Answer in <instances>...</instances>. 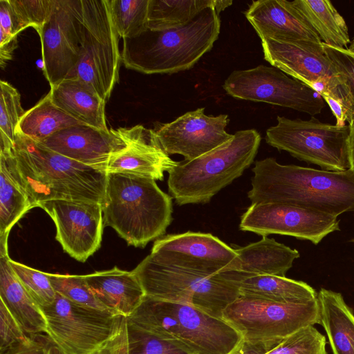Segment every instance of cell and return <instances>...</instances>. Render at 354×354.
I'll return each mask as SVG.
<instances>
[{
    "label": "cell",
    "instance_id": "4fadbf2b",
    "mask_svg": "<svg viewBox=\"0 0 354 354\" xmlns=\"http://www.w3.org/2000/svg\"><path fill=\"white\" fill-rule=\"evenodd\" d=\"M41 44L44 74L50 87L68 78L81 53V0H54L48 19L37 32Z\"/></svg>",
    "mask_w": 354,
    "mask_h": 354
},
{
    "label": "cell",
    "instance_id": "f546056e",
    "mask_svg": "<svg viewBox=\"0 0 354 354\" xmlns=\"http://www.w3.org/2000/svg\"><path fill=\"white\" fill-rule=\"evenodd\" d=\"M77 125L86 124L57 107L48 92L34 106L24 112L17 133L35 141L42 142L63 129Z\"/></svg>",
    "mask_w": 354,
    "mask_h": 354
},
{
    "label": "cell",
    "instance_id": "e0dca14e",
    "mask_svg": "<svg viewBox=\"0 0 354 354\" xmlns=\"http://www.w3.org/2000/svg\"><path fill=\"white\" fill-rule=\"evenodd\" d=\"M228 115H207L198 108L168 123H156L153 131L162 149L169 156L180 154L190 161L221 146L233 134L225 129Z\"/></svg>",
    "mask_w": 354,
    "mask_h": 354
},
{
    "label": "cell",
    "instance_id": "1f68e13d",
    "mask_svg": "<svg viewBox=\"0 0 354 354\" xmlns=\"http://www.w3.org/2000/svg\"><path fill=\"white\" fill-rule=\"evenodd\" d=\"M33 207L26 191L0 156V236L8 235L12 227Z\"/></svg>",
    "mask_w": 354,
    "mask_h": 354
},
{
    "label": "cell",
    "instance_id": "30bf717a",
    "mask_svg": "<svg viewBox=\"0 0 354 354\" xmlns=\"http://www.w3.org/2000/svg\"><path fill=\"white\" fill-rule=\"evenodd\" d=\"M48 338L63 354H96L117 333L122 316L86 307L57 293L41 308Z\"/></svg>",
    "mask_w": 354,
    "mask_h": 354
},
{
    "label": "cell",
    "instance_id": "d6a6232c",
    "mask_svg": "<svg viewBox=\"0 0 354 354\" xmlns=\"http://www.w3.org/2000/svg\"><path fill=\"white\" fill-rule=\"evenodd\" d=\"M109 1L113 24L120 38H133L148 29L149 0Z\"/></svg>",
    "mask_w": 354,
    "mask_h": 354
},
{
    "label": "cell",
    "instance_id": "74e56055",
    "mask_svg": "<svg viewBox=\"0 0 354 354\" xmlns=\"http://www.w3.org/2000/svg\"><path fill=\"white\" fill-rule=\"evenodd\" d=\"M24 30L10 0H0V66L2 69L12 59L17 47V36Z\"/></svg>",
    "mask_w": 354,
    "mask_h": 354
},
{
    "label": "cell",
    "instance_id": "f6af8a7d",
    "mask_svg": "<svg viewBox=\"0 0 354 354\" xmlns=\"http://www.w3.org/2000/svg\"><path fill=\"white\" fill-rule=\"evenodd\" d=\"M350 136H349V156H350V169L354 172V120L349 123Z\"/></svg>",
    "mask_w": 354,
    "mask_h": 354
},
{
    "label": "cell",
    "instance_id": "2e32d148",
    "mask_svg": "<svg viewBox=\"0 0 354 354\" xmlns=\"http://www.w3.org/2000/svg\"><path fill=\"white\" fill-rule=\"evenodd\" d=\"M56 227L64 251L85 262L101 245L104 220L102 204L95 201L50 200L39 203Z\"/></svg>",
    "mask_w": 354,
    "mask_h": 354
},
{
    "label": "cell",
    "instance_id": "ee69618b",
    "mask_svg": "<svg viewBox=\"0 0 354 354\" xmlns=\"http://www.w3.org/2000/svg\"><path fill=\"white\" fill-rule=\"evenodd\" d=\"M48 347L35 339L31 344L9 354H47Z\"/></svg>",
    "mask_w": 354,
    "mask_h": 354
},
{
    "label": "cell",
    "instance_id": "8fae6325",
    "mask_svg": "<svg viewBox=\"0 0 354 354\" xmlns=\"http://www.w3.org/2000/svg\"><path fill=\"white\" fill-rule=\"evenodd\" d=\"M222 317L246 341L284 339L308 326L320 324L318 299L306 304H283L239 296Z\"/></svg>",
    "mask_w": 354,
    "mask_h": 354
},
{
    "label": "cell",
    "instance_id": "d6986e66",
    "mask_svg": "<svg viewBox=\"0 0 354 354\" xmlns=\"http://www.w3.org/2000/svg\"><path fill=\"white\" fill-rule=\"evenodd\" d=\"M126 147L113 153L104 171L133 175L162 180L178 162L172 160L162 149L153 129L138 124L118 129Z\"/></svg>",
    "mask_w": 354,
    "mask_h": 354
},
{
    "label": "cell",
    "instance_id": "c3c4849f",
    "mask_svg": "<svg viewBox=\"0 0 354 354\" xmlns=\"http://www.w3.org/2000/svg\"><path fill=\"white\" fill-rule=\"evenodd\" d=\"M351 52H352V53H354V50H353V51H351Z\"/></svg>",
    "mask_w": 354,
    "mask_h": 354
},
{
    "label": "cell",
    "instance_id": "7402d4cb",
    "mask_svg": "<svg viewBox=\"0 0 354 354\" xmlns=\"http://www.w3.org/2000/svg\"><path fill=\"white\" fill-rule=\"evenodd\" d=\"M97 300L112 313L128 317L145 297V292L133 271L115 266L84 275Z\"/></svg>",
    "mask_w": 354,
    "mask_h": 354
},
{
    "label": "cell",
    "instance_id": "7a4b0ae2",
    "mask_svg": "<svg viewBox=\"0 0 354 354\" xmlns=\"http://www.w3.org/2000/svg\"><path fill=\"white\" fill-rule=\"evenodd\" d=\"M35 207L57 199L102 203L107 174L70 159L17 133L9 153H0Z\"/></svg>",
    "mask_w": 354,
    "mask_h": 354
},
{
    "label": "cell",
    "instance_id": "484cf974",
    "mask_svg": "<svg viewBox=\"0 0 354 354\" xmlns=\"http://www.w3.org/2000/svg\"><path fill=\"white\" fill-rule=\"evenodd\" d=\"M10 259L8 254L0 255V300L24 330L34 337L46 333V319L12 268Z\"/></svg>",
    "mask_w": 354,
    "mask_h": 354
},
{
    "label": "cell",
    "instance_id": "9a60e30c",
    "mask_svg": "<svg viewBox=\"0 0 354 354\" xmlns=\"http://www.w3.org/2000/svg\"><path fill=\"white\" fill-rule=\"evenodd\" d=\"M337 216L289 204L254 203L242 215L239 229L262 236L274 234L319 243L339 230Z\"/></svg>",
    "mask_w": 354,
    "mask_h": 354
},
{
    "label": "cell",
    "instance_id": "4316f807",
    "mask_svg": "<svg viewBox=\"0 0 354 354\" xmlns=\"http://www.w3.org/2000/svg\"><path fill=\"white\" fill-rule=\"evenodd\" d=\"M317 299L320 321L333 354H354V315L339 292L322 288Z\"/></svg>",
    "mask_w": 354,
    "mask_h": 354
},
{
    "label": "cell",
    "instance_id": "8d00e7d4",
    "mask_svg": "<svg viewBox=\"0 0 354 354\" xmlns=\"http://www.w3.org/2000/svg\"><path fill=\"white\" fill-rule=\"evenodd\" d=\"M326 55L333 64L346 92V121L354 120V53L348 48H338L322 43Z\"/></svg>",
    "mask_w": 354,
    "mask_h": 354
},
{
    "label": "cell",
    "instance_id": "5b68a950",
    "mask_svg": "<svg viewBox=\"0 0 354 354\" xmlns=\"http://www.w3.org/2000/svg\"><path fill=\"white\" fill-rule=\"evenodd\" d=\"M101 204L104 225L136 248L163 236L173 219L172 197L151 178L107 174Z\"/></svg>",
    "mask_w": 354,
    "mask_h": 354
},
{
    "label": "cell",
    "instance_id": "b9f144b4",
    "mask_svg": "<svg viewBox=\"0 0 354 354\" xmlns=\"http://www.w3.org/2000/svg\"><path fill=\"white\" fill-rule=\"evenodd\" d=\"M99 354H128L127 322L122 317L119 329L112 339L101 350Z\"/></svg>",
    "mask_w": 354,
    "mask_h": 354
},
{
    "label": "cell",
    "instance_id": "603a6c76",
    "mask_svg": "<svg viewBox=\"0 0 354 354\" xmlns=\"http://www.w3.org/2000/svg\"><path fill=\"white\" fill-rule=\"evenodd\" d=\"M234 250L237 256L226 271L250 275L286 277L294 261L300 256L297 250L268 236H263L261 240L245 246L234 248Z\"/></svg>",
    "mask_w": 354,
    "mask_h": 354
},
{
    "label": "cell",
    "instance_id": "e575fe53",
    "mask_svg": "<svg viewBox=\"0 0 354 354\" xmlns=\"http://www.w3.org/2000/svg\"><path fill=\"white\" fill-rule=\"evenodd\" d=\"M10 264L25 289L41 308L50 306L55 300V290L46 272L10 259Z\"/></svg>",
    "mask_w": 354,
    "mask_h": 354
},
{
    "label": "cell",
    "instance_id": "3957f363",
    "mask_svg": "<svg viewBox=\"0 0 354 354\" xmlns=\"http://www.w3.org/2000/svg\"><path fill=\"white\" fill-rule=\"evenodd\" d=\"M126 319L129 326L188 354H230L243 340L240 333L223 317L190 305L147 296Z\"/></svg>",
    "mask_w": 354,
    "mask_h": 354
},
{
    "label": "cell",
    "instance_id": "cb8c5ba5",
    "mask_svg": "<svg viewBox=\"0 0 354 354\" xmlns=\"http://www.w3.org/2000/svg\"><path fill=\"white\" fill-rule=\"evenodd\" d=\"M239 290V296L283 304H306L317 299L318 293L308 283L286 277L250 275L226 271Z\"/></svg>",
    "mask_w": 354,
    "mask_h": 354
},
{
    "label": "cell",
    "instance_id": "7bdbcfd3",
    "mask_svg": "<svg viewBox=\"0 0 354 354\" xmlns=\"http://www.w3.org/2000/svg\"><path fill=\"white\" fill-rule=\"evenodd\" d=\"M324 101L329 106L332 113L336 118V124L338 126H344L346 121L345 109L342 104L330 94L321 95Z\"/></svg>",
    "mask_w": 354,
    "mask_h": 354
},
{
    "label": "cell",
    "instance_id": "ac0fdd59",
    "mask_svg": "<svg viewBox=\"0 0 354 354\" xmlns=\"http://www.w3.org/2000/svg\"><path fill=\"white\" fill-rule=\"evenodd\" d=\"M150 254L165 263L211 274L225 272L237 256L234 248L212 234L190 231L156 239Z\"/></svg>",
    "mask_w": 354,
    "mask_h": 354
},
{
    "label": "cell",
    "instance_id": "6da1fadb",
    "mask_svg": "<svg viewBox=\"0 0 354 354\" xmlns=\"http://www.w3.org/2000/svg\"><path fill=\"white\" fill-rule=\"evenodd\" d=\"M252 204L280 203L335 216L354 212V172L281 165L274 158L257 160L252 169Z\"/></svg>",
    "mask_w": 354,
    "mask_h": 354
},
{
    "label": "cell",
    "instance_id": "7dc6e473",
    "mask_svg": "<svg viewBox=\"0 0 354 354\" xmlns=\"http://www.w3.org/2000/svg\"><path fill=\"white\" fill-rule=\"evenodd\" d=\"M348 49L350 51H353V50H354V37H353V41L351 42L350 46H349V47L348 48Z\"/></svg>",
    "mask_w": 354,
    "mask_h": 354
},
{
    "label": "cell",
    "instance_id": "9c48e42d",
    "mask_svg": "<svg viewBox=\"0 0 354 354\" xmlns=\"http://www.w3.org/2000/svg\"><path fill=\"white\" fill-rule=\"evenodd\" d=\"M277 123L266 130V142L293 157L327 171H343L351 167L349 125L277 116Z\"/></svg>",
    "mask_w": 354,
    "mask_h": 354
},
{
    "label": "cell",
    "instance_id": "4dcf8cb0",
    "mask_svg": "<svg viewBox=\"0 0 354 354\" xmlns=\"http://www.w3.org/2000/svg\"><path fill=\"white\" fill-rule=\"evenodd\" d=\"M326 337L308 326L281 339H243L230 354H327Z\"/></svg>",
    "mask_w": 354,
    "mask_h": 354
},
{
    "label": "cell",
    "instance_id": "ab89813d",
    "mask_svg": "<svg viewBox=\"0 0 354 354\" xmlns=\"http://www.w3.org/2000/svg\"><path fill=\"white\" fill-rule=\"evenodd\" d=\"M128 354H188L174 344L127 324Z\"/></svg>",
    "mask_w": 354,
    "mask_h": 354
},
{
    "label": "cell",
    "instance_id": "bcb514c9",
    "mask_svg": "<svg viewBox=\"0 0 354 354\" xmlns=\"http://www.w3.org/2000/svg\"><path fill=\"white\" fill-rule=\"evenodd\" d=\"M47 354H63L54 344L49 346Z\"/></svg>",
    "mask_w": 354,
    "mask_h": 354
},
{
    "label": "cell",
    "instance_id": "836d02e7",
    "mask_svg": "<svg viewBox=\"0 0 354 354\" xmlns=\"http://www.w3.org/2000/svg\"><path fill=\"white\" fill-rule=\"evenodd\" d=\"M0 86V153H9L15 147L17 126L24 112L17 88L3 80Z\"/></svg>",
    "mask_w": 354,
    "mask_h": 354
},
{
    "label": "cell",
    "instance_id": "681fc988",
    "mask_svg": "<svg viewBox=\"0 0 354 354\" xmlns=\"http://www.w3.org/2000/svg\"><path fill=\"white\" fill-rule=\"evenodd\" d=\"M96 354H99V352H98V353H97Z\"/></svg>",
    "mask_w": 354,
    "mask_h": 354
},
{
    "label": "cell",
    "instance_id": "d4e9b609",
    "mask_svg": "<svg viewBox=\"0 0 354 354\" xmlns=\"http://www.w3.org/2000/svg\"><path fill=\"white\" fill-rule=\"evenodd\" d=\"M54 104L80 122L100 130H109L106 101L80 80L66 78L50 87Z\"/></svg>",
    "mask_w": 354,
    "mask_h": 354
},
{
    "label": "cell",
    "instance_id": "8992f818",
    "mask_svg": "<svg viewBox=\"0 0 354 354\" xmlns=\"http://www.w3.org/2000/svg\"><path fill=\"white\" fill-rule=\"evenodd\" d=\"M254 129L236 131L230 140L190 161L178 162L168 174V191L178 205L209 203L254 162L261 142Z\"/></svg>",
    "mask_w": 354,
    "mask_h": 354
},
{
    "label": "cell",
    "instance_id": "ffe728a7",
    "mask_svg": "<svg viewBox=\"0 0 354 354\" xmlns=\"http://www.w3.org/2000/svg\"><path fill=\"white\" fill-rule=\"evenodd\" d=\"M39 142L70 159L103 171L111 156L126 147L118 129L104 131L87 125L63 129Z\"/></svg>",
    "mask_w": 354,
    "mask_h": 354
},
{
    "label": "cell",
    "instance_id": "44dd1931",
    "mask_svg": "<svg viewBox=\"0 0 354 354\" xmlns=\"http://www.w3.org/2000/svg\"><path fill=\"white\" fill-rule=\"evenodd\" d=\"M245 17L261 39L309 41L322 44L316 32L287 0L254 1Z\"/></svg>",
    "mask_w": 354,
    "mask_h": 354
},
{
    "label": "cell",
    "instance_id": "83f0119b",
    "mask_svg": "<svg viewBox=\"0 0 354 354\" xmlns=\"http://www.w3.org/2000/svg\"><path fill=\"white\" fill-rule=\"evenodd\" d=\"M291 3L322 43L335 48H348L351 41L347 25L330 1L295 0Z\"/></svg>",
    "mask_w": 354,
    "mask_h": 354
},
{
    "label": "cell",
    "instance_id": "277c9868",
    "mask_svg": "<svg viewBox=\"0 0 354 354\" xmlns=\"http://www.w3.org/2000/svg\"><path fill=\"white\" fill-rule=\"evenodd\" d=\"M221 29L213 8L202 11L187 25L165 30L147 29L123 39L122 62L144 74H172L192 68L213 47Z\"/></svg>",
    "mask_w": 354,
    "mask_h": 354
},
{
    "label": "cell",
    "instance_id": "60d3db41",
    "mask_svg": "<svg viewBox=\"0 0 354 354\" xmlns=\"http://www.w3.org/2000/svg\"><path fill=\"white\" fill-rule=\"evenodd\" d=\"M24 29L32 27L38 32L48 19L54 0H10Z\"/></svg>",
    "mask_w": 354,
    "mask_h": 354
},
{
    "label": "cell",
    "instance_id": "7c38bea8",
    "mask_svg": "<svg viewBox=\"0 0 354 354\" xmlns=\"http://www.w3.org/2000/svg\"><path fill=\"white\" fill-rule=\"evenodd\" d=\"M223 87L236 99L290 108L312 116L320 113L325 106L319 93L272 66L234 71Z\"/></svg>",
    "mask_w": 354,
    "mask_h": 354
},
{
    "label": "cell",
    "instance_id": "f1b7e54d",
    "mask_svg": "<svg viewBox=\"0 0 354 354\" xmlns=\"http://www.w3.org/2000/svg\"><path fill=\"white\" fill-rule=\"evenodd\" d=\"M232 0H149L148 29L165 30L184 26L202 11L213 8L219 14Z\"/></svg>",
    "mask_w": 354,
    "mask_h": 354
},
{
    "label": "cell",
    "instance_id": "5bb4252c",
    "mask_svg": "<svg viewBox=\"0 0 354 354\" xmlns=\"http://www.w3.org/2000/svg\"><path fill=\"white\" fill-rule=\"evenodd\" d=\"M264 59L272 66L310 86L315 91L322 84L329 87L330 95L339 101L345 111V86L333 64L326 55L322 43L263 38Z\"/></svg>",
    "mask_w": 354,
    "mask_h": 354
},
{
    "label": "cell",
    "instance_id": "52a82bcc",
    "mask_svg": "<svg viewBox=\"0 0 354 354\" xmlns=\"http://www.w3.org/2000/svg\"><path fill=\"white\" fill-rule=\"evenodd\" d=\"M145 296L192 306L218 317L239 297L226 272L211 274L147 256L133 270Z\"/></svg>",
    "mask_w": 354,
    "mask_h": 354
},
{
    "label": "cell",
    "instance_id": "d590c367",
    "mask_svg": "<svg viewBox=\"0 0 354 354\" xmlns=\"http://www.w3.org/2000/svg\"><path fill=\"white\" fill-rule=\"evenodd\" d=\"M47 274L57 293L81 306L109 311L93 294L84 275Z\"/></svg>",
    "mask_w": 354,
    "mask_h": 354
},
{
    "label": "cell",
    "instance_id": "ba28073f",
    "mask_svg": "<svg viewBox=\"0 0 354 354\" xmlns=\"http://www.w3.org/2000/svg\"><path fill=\"white\" fill-rule=\"evenodd\" d=\"M81 14L80 57L68 78L84 82L106 102L119 80L120 37L113 24L109 0H81Z\"/></svg>",
    "mask_w": 354,
    "mask_h": 354
},
{
    "label": "cell",
    "instance_id": "f35d334b",
    "mask_svg": "<svg viewBox=\"0 0 354 354\" xmlns=\"http://www.w3.org/2000/svg\"><path fill=\"white\" fill-rule=\"evenodd\" d=\"M30 336L0 301V354H9L31 344Z\"/></svg>",
    "mask_w": 354,
    "mask_h": 354
}]
</instances>
